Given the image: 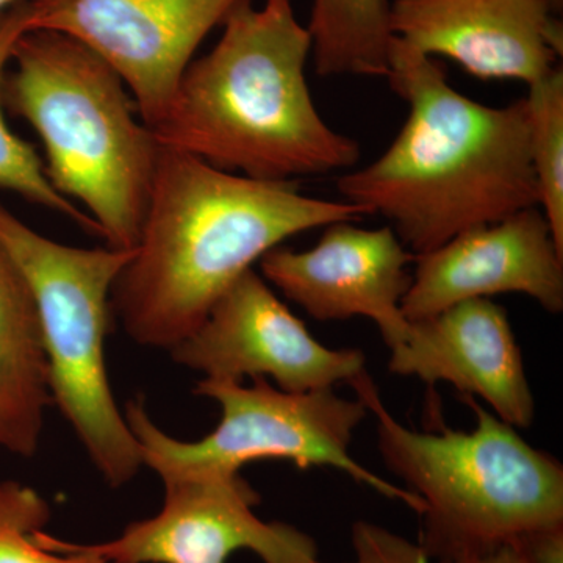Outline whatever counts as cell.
<instances>
[{"label": "cell", "mask_w": 563, "mask_h": 563, "mask_svg": "<svg viewBox=\"0 0 563 563\" xmlns=\"http://www.w3.org/2000/svg\"><path fill=\"white\" fill-rule=\"evenodd\" d=\"M362 207L302 195L298 181L251 179L162 147L139 243L111 310L143 346L172 351L263 255Z\"/></svg>", "instance_id": "obj_1"}, {"label": "cell", "mask_w": 563, "mask_h": 563, "mask_svg": "<svg viewBox=\"0 0 563 563\" xmlns=\"http://www.w3.org/2000/svg\"><path fill=\"white\" fill-rule=\"evenodd\" d=\"M387 79L409 117L377 161L336 180L344 201L384 218L415 255L539 207L525 99L473 101L435 58L395 36Z\"/></svg>", "instance_id": "obj_2"}, {"label": "cell", "mask_w": 563, "mask_h": 563, "mask_svg": "<svg viewBox=\"0 0 563 563\" xmlns=\"http://www.w3.org/2000/svg\"><path fill=\"white\" fill-rule=\"evenodd\" d=\"M221 27L152 129L157 143L258 180L354 168L357 141L333 131L314 106L306 77L312 35L292 0H243Z\"/></svg>", "instance_id": "obj_3"}, {"label": "cell", "mask_w": 563, "mask_h": 563, "mask_svg": "<svg viewBox=\"0 0 563 563\" xmlns=\"http://www.w3.org/2000/svg\"><path fill=\"white\" fill-rule=\"evenodd\" d=\"M10 62L3 109L38 133L52 187L81 203L107 246L135 250L162 146L124 81L60 32H25Z\"/></svg>", "instance_id": "obj_4"}, {"label": "cell", "mask_w": 563, "mask_h": 563, "mask_svg": "<svg viewBox=\"0 0 563 563\" xmlns=\"http://www.w3.org/2000/svg\"><path fill=\"white\" fill-rule=\"evenodd\" d=\"M377 421L385 466L424 506L421 547L437 563L492 550L533 529L563 525V466L517 428L461 395L476 415L472 432L413 431L384 406L368 373L350 380Z\"/></svg>", "instance_id": "obj_5"}, {"label": "cell", "mask_w": 563, "mask_h": 563, "mask_svg": "<svg viewBox=\"0 0 563 563\" xmlns=\"http://www.w3.org/2000/svg\"><path fill=\"white\" fill-rule=\"evenodd\" d=\"M0 242L31 285L46 351L51 401L103 481L113 488L131 483L143 461L111 391L106 342L111 292L133 250H88L54 242L2 202Z\"/></svg>", "instance_id": "obj_6"}, {"label": "cell", "mask_w": 563, "mask_h": 563, "mask_svg": "<svg viewBox=\"0 0 563 563\" xmlns=\"http://www.w3.org/2000/svg\"><path fill=\"white\" fill-rule=\"evenodd\" d=\"M196 395L221 407V421L198 442H180L162 431L141 398L125 406V421L139 442L141 461L163 484L210 473H240L247 463L284 459L299 468L331 466L355 483L422 514V503L352 459L350 444L368 409L361 398L344 399L332 388L285 391L268 379L252 385L228 379L199 380Z\"/></svg>", "instance_id": "obj_7"}, {"label": "cell", "mask_w": 563, "mask_h": 563, "mask_svg": "<svg viewBox=\"0 0 563 563\" xmlns=\"http://www.w3.org/2000/svg\"><path fill=\"white\" fill-rule=\"evenodd\" d=\"M243 0H29L31 31L65 33L124 81L152 129L211 31Z\"/></svg>", "instance_id": "obj_8"}, {"label": "cell", "mask_w": 563, "mask_h": 563, "mask_svg": "<svg viewBox=\"0 0 563 563\" xmlns=\"http://www.w3.org/2000/svg\"><path fill=\"white\" fill-rule=\"evenodd\" d=\"M174 362L206 376L242 383L272 377L280 390L313 391L366 372L358 350H331L250 269L172 350Z\"/></svg>", "instance_id": "obj_9"}, {"label": "cell", "mask_w": 563, "mask_h": 563, "mask_svg": "<svg viewBox=\"0 0 563 563\" xmlns=\"http://www.w3.org/2000/svg\"><path fill=\"white\" fill-rule=\"evenodd\" d=\"M157 515L129 525L117 539L84 544L111 563H228L247 550L263 563H324L312 537L263 521L261 496L240 473L169 481Z\"/></svg>", "instance_id": "obj_10"}, {"label": "cell", "mask_w": 563, "mask_h": 563, "mask_svg": "<svg viewBox=\"0 0 563 563\" xmlns=\"http://www.w3.org/2000/svg\"><path fill=\"white\" fill-rule=\"evenodd\" d=\"M352 222L328 225L307 251L274 247L258 262L261 274L314 320L368 318L393 347L409 325L401 306L415 254L390 225L362 229Z\"/></svg>", "instance_id": "obj_11"}, {"label": "cell", "mask_w": 563, "mask_h": 563, "mask_svg": "<svg viewBox=\"0 0 563 563\" xmlns=\"http://www.w3.org/2000/svg\"><path fill=\"white\" fill-rule=\"evenodd\" d=\"M415 263L401 306L407 321L506 292L529 296L548 313L563 312V251L540 207L463 232L415 255Z\"/></svg>", "instance_id": "obj_12"}, {"label": "cell", "mask_w": 563, "mask_h": 563, "mask_svg": "<svg viewBox=\"0 0 563 563\" xmlns=\"http://www.w3.org/2000/svg\"><path fill=\"white\" fill-rule=\"evenodd\" d=\"M395 38L484 80L531 87L558 69L563 27L547 0H395Z\"/></svg>", "instance_id": "obj_13"}, {"label": "cell", "mask_w": 563, "mask_h": 563, "mask_svg": "<svg viewBox=\"0 0 563 563\" xmlns=\"http://www.w3.org/2000/svg\"><path fill=\"white\" fill-rule=\"evenodd\" d=\"M388 368L431 387L446 383L461 395L479 396L514 428H529L536 418V399L509 314L492 299H470L409 321L401 342L390 347Z\"/></svg>", "instance_id": "obj_14"}, {"label": "cell", "mask_w": 563, "mask_h": 563, "mask_svg": "<svg viewBox=\"0 0 563 563\" xmlns=\"http://www.w3.org/2000/svg\"><path fill=\"white\" fill-rule=\"evenodd\" d=\"M51 404L46 351L31 285L0 242V450L32 457Z\"/></svg>", "instance_id": "obj_15"}, {"label": "cell", "mask_w": 563, "mask_h": 563, "mask_svg": "<svg viewBox=\"0 0 563 563\" xmlns=\"http://www.w3.org/2000/svg\"><path fill=\"white\" fill-rule=\"evenodd\" d=\"M390 0H313L307 25L321 77H387Z\"/></svg>", "instance_id": "obj_16"}, {"label": "cell", "mask_w": 563, "mask_h": 563, "mask_svg": "<svg viewBox=\"0 0 563 563\" xmlns=\"http://www.w3.org/2000/svg\"><path fill=\"white\" fill-rule=\"evenodd\" d=\"M31 31L29 0H16L0 13V188L16 192L25 201L60 213L91 235L101 236L98 225L80 207L52 187L35 147L10 131L3 118L2 84L14 44Z\"/></svg>", "instance_id": "obj_17"}, {"label": "cell", "mask_w": 563, "mask_h": 563, "mask_svg": "<svg viewBox=\"0 0 563 563\" xmlns=\"http://www.w3.org/2000/svg\"><path fill=\"white\" fill-rule=\"evenodd\" d=\"M51 507L35 488L0 481V563H111L44 531Z\"/></svg>", "instance_id": "obj_18"}, {"label": "cell", "mask_w": 563, "mask_h": 563, "mask_svg": "<svg viewBox=\"0 0 563 563\" xmlns=\"http://www.w3.org/2000/svg\"><path fill=\"white\" fill-rule=\"evenodd\" d=\"M529 144L539 207L563 251V70L528 87Z\"/></svg>", "instance_id": "obj_19"}, {"label": "cell", "mask_w": 563, "mask_h": 563, "mask_svg": "<svg viewBox=\"0 0 563 563\" xmlns=\"http://www.w3.org/2000/svg\"><path fill=\"white\" fill-rule=\"evenodd\" d=\"M352 548L354 561L347 563H432L420 543L368 521L352 526Z\"/></svg>", "instance_id": "obj_20"}, {"label": "cell", "mask_w": 563, "mask_h": 563, "mask_svg": "<svg viewBox=\"0 0 563 563\" xmlns=\"http://www.w3.org/2000/svg\"><path fill=\"white\" fill-rule=\"evenodd\" d=\"M510 543L525 563H563V525L533 529Z\"/></svg>", "instance_id": "obj_21"}, {"label": "cell", "mask_w": 563, "mask_h": 563, "mask_svg": "<svg viewBox=\"0 0 563 563\" xmlns=\"http://www.w3.org/2000/svg\"><path fill=\"white\" fill-rule=\"evenodd\" d=\"M442 563H525V561L512 543H504L492 550L462 555L454 561Z\"/></svg>", "instance_id": "obj_22"}, {"label": "cell", "mask_w": 563, "mask_h": 563, "mask_svg": "<svg viewBox=\"0 0 563 563\" xmlns=\"http://www.w3.org/2000/svg\"><path fill=\"white\" fill-rule=\"evenodd\" d=\"M547 2L550 3L551 7H553L555 13H561L563 9V0H547Z\"/></svg>", "instance_id": "obj_23"}, {"label": "cell", "mask_w": 563, "mask_h": 563, "mask_svg": "<svg viewBox=\"0 0 563 563\" xmlns=\"http://www.w3.org/2000/svg\"><path fill=\"white\" fill-rule=\"evenodd\" d=\"M16 2V0H0V13H2L3 10L9 9L11 3Z\"/></svg>", "instance_id": "obj_24"}]
</instances>
